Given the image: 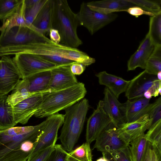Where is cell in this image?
<instances>
[{
    "label": "cell",
    "instance_id": "cell-1",
    "mask_svg": "<svg viewBox=\"0 0 161 161\" xmlns=\"http://www.w3.org/2000/svg\"><path fill=\"white\" fill-rule=\"evenodd\" d=\"M19 53L37 55L59 66H70L76 62L86 66L96 61L94 58L77 48L56 43L50 39L24 46L0 47V56Z\"/></svg>",
    "mask_w": 161,
    "mask_h": 161
},
{
    "label": "cell",
    "instance_id": "cell-2",
    "mask_svg": "<svg viewBox=\"0 0 161 161\" xmlns=\"http://www.w3.org/2000/svg\"><path fill=\"white\" fill-rule=\"evenodd\" d=\"M0 130V161H26L33 151L45 125Z\"/></svg>",
    "mask_w": 161,
    "mask_h": 161
},
{
    "label": "cell",
    "instance_id": "cell-3",
    "mask_svg": "<svg viewBox=\"0 0 161 161\" xmlns=\"http://www.w3.org/2000/svg\"><path fill=\"white\" fill-rule=\"evenodd\" d=\"M85 84L78 82L67 88L42 93V100L34 115L42 118L64 110L84 98L86 93Z\"/></svg>",
    "mask_w": 161,
    "mask_h": 161
},
{
    "label": "cell",
    "instance_id": "cell-4",
    "mask_svg": "<svg viewBox=\"0 0 161 161\" xmlns=\"http://www.w3.org/2000/svg\"><path fill=\"white\" fill-rule=\"evenodd\" d=\"M79 25L76 14L71 9L66 0H53L52 28L60 35L61 44L77 48L82 44L77 31Z\"/></svg>",
    "mask_w": 161,
    "mask_h": 161
},
{
    "label": "cell",
    "instance_id": "cell-5",
    "mask_svg": "<svg viewBox=\"0 0 161 161\" xmlns=\"http://www.w3.org/2000/svg\"><path fill=\"white\" fill-rule=\"evenodd\" d=\"M89 106L88 100L83 98L64 109V122L58 138L68 153L73 150L79 139Z\"/></svg>",
    "mask_w": 161,
    "mask_h": 161
},
{
    "label": "cell",
    "instance_id": "cell-6",
    "mask_svg": "<svg viewBox=\"0 0 161 161\" xmlns=\"http://www.w3.org/2000/svg\"><path fill=\"white\" fill-rule=\"evenodd\" d=\"M49 39L32 25L16 26L1 32L0 47L24 46Z\"/></svg>",
    "mask_w": 161,
    "mask_h": 161
},
{
    "label": "cell",
    "instance_id": "cell-7",
    "mask_svg": "<svg viewBox=\"0 0 161 161\" xmlns=\"http://www.w3.org/2000/svg\"><path fill=\"white\" fill-rule=\"evenodd\" d=\"M13 59L21 74L22 79L35 74L60 66L37 55L26 53L15 54Z\"/></svg>",
    "mask_w": 161,
    "mask_h": 161
},
{
    "label": "cell",
    "instance_id": "cell-8",
    "mask_svg": "<svg viewBox=\"0 0 161 161\" xmlns=\"http://www.w3.org/2000/svg\"><path fill=\"white\" fill-rule=\"evenodd\" d=\"M76 14L79 25L85 27L91 35L114 21L118 17L115 13L104 14L91 9L86 3L80 5Z\"/></svg>",
    "mask_w": 161,
    "mask_h": 161
},
{
    "label": "cell",
    "instance_id": "cell-9",
    "mask_svg": "<svg viewBox=\"0 0 161 161\" xmlns=\"http://www.w3.org/2000/svg\"><path fill=\"white\" fill-rule=\"evenodd\" d=\"M64 114L58 113L47 117L42 132L27 160L32 159L40 151L56 144L58 130L64 122Z\"/></svg>",
    "mask_w": 161,
    "mask_h": 161
},
{
    "label": "cell",
    "instance_id": "cell-10",
    "mask_svg": "<svg viewBox=\"0 0 161 161\" xmlns=\"http://www.w3.org/2000/svg\"><path fill=\"white\" fill-rule=\"evenodd\" d=\"M116 129L111 123L96 139L92 149L96 148L102 153H110L127 147L129 143Z\"/></svg>",
    "mask_w": 161,
    "mask_h": 161
},
{
    "label": "cell",
    "instance_id": "cell-11",
    "mask_svg": "<svg viewBox=\"0 0 161 161\" xmlns=\"http://www.w3.org/2000/svg\"><path fill=\"white\" fill-rule=\"evenodd\" d=\"M22 77L13 58L7 56L0 59V93L7 94L13 90Z\"/></svg>",
    "mask_w": 161,
    "mask_h": 161
},
{
    "label": "cell",
    "instance_id": "cell-12",
    "mask_svg": "<svg viewBox=\"0 0 161 161\" xmlns=\"http://www.w3.org/2000/svg\"><path fill=\"white\" fill-rule=\"evenodd\" d=\"M111 123L110 118L104 109L103 101H99L96 109L87 120L86 142L90 144Z\"/></svg>",
    "mask_w": 161,
    "mask_h": 161
},
{
    "label": "cell",
    "instance_id": "cell-13",
    "mask_svg": "<svg viewBox=\"0 0 161 161\" xmlns=\"http://www.w3.org/2000/svg\"><path fill=\"white\" fill-rule=\"evenodd\" d=\"M42 100V93L35 94L13 107L14 120L17 124H25L38 110Z\"/></svg>",
    "mask_w": 161,
    "mask_h": 161
},
{
    "label": "cell",
    "instance_id": "cell-14",
    "mask_svg": "<svg viewBox=\"0 0 161 161\" xmlns=\"http://www.w3.org/2000/svg\"><path fill=\"white\" fill-rule=\"evenodd\" d=\"M50 80L46 92L67 88L78 83L69 66L57 67L50 70Z\"/></svg>",
    "mask_w": 161,
    "mask_h": 161
},
{
    "label": "cell",
    "instance_id": "cell-15",
    "mask_svg": "<svg viewBox=\"0 0 161 161\" xmlns=\"http://www.w3.org/2000/svg\"><path fill=\"white\" fill-rule=\"evenodd\" d=\"M150 99L144 97L133 100H128L121 103L120 108L125 123L135 121L145 114H148L152 103Z\"/></svg>",
    "mask_w": 161,
    "mask_h": 161
},
{
    "label": "cell",
    "instance_id": "cell-16",
    "mask_svg": "<svg viewBox=\"0 0 161 161\" xmlns=\"http://www.w3.org/2000/svg\"><path fill=\"white\" fill-rule=\"evenodd\" d=\"M157 79L156 75H149L144 70L130 80L125 92V96L130 100L143 97L144 93Z\"/></svg>",
    "mask_w": 161,
    "mask_h": 161
},
{
    "label": "cell",
    "instance_id": "cell-17",
    "mask_svg": "<svg viewBox=\"0 0 161 161\" xmlns=\"http://www.w3.org/2000/svg\"><path fill=\"white\" fill-rule=\"evenodd\" d=\"M154 47L148 32L137 49L129 59L127 63L128 71L134 70L137 67L145 69L147 62Z\"/></svg>",
    "mask_w": 161,
    "mask_h": 161
},
{
    "label": "cell",
    "instance_id": "cell-18",
    "mask_svg": "<svg viewBox=\"0 0 161 161\" xmlns=\"http://www.w3.org/2000/svg\"><path fill=\"white\" fill-rule=\"evenodd\" d=\"M149 125V115L145 114L135 121L122 124L116 130L129 144L132 140L144 133Z\"/></svg>",
    "mask_w": 161,
    "mask_h": 161
},
{
    "label": "cell",
    "instance_id": "cell-19",
    "mask_svg": "<svg viewBox=\"0 0 161 161\" xmlns=\"http://www.w3.org/2000/svg\"><path fill=\"white\" fill-rule=\"evenodd\" d=\"M103 106L111 123L117 128L125 123L120 107L121 105L116 97L107 87L104 89Z\"/></svg>",
    "mask_w": 161,
    "mask_h": 161
},
{
    "label": "cell",
    "instance_id": "cell-20",
    "mask_svg": "<svg viewBox=\"0 0 161 161\" xmlns=\"http://www.w3.org/2000/svg\"><path fill=\"white\" fill-rule=\"evenodd\" d=\"M92 10L104 14L125 11L130 7L136 6L127 0H103L86 3Z\"/></svg>",
    "mask_w": 161,
    "mask_h": 161
},
{
    "label": "cell",
    "instance_id": "cell-21",
    "mask_svg": "<svg viewBox=\"0 0 161 161\" xmlns=\"http://www.w3.org/2000/svg\"><path fill=\"white\" fill-rule=\"evenodd\" d=\"M101 85L105 86L118 98L120 95L125 92L130 80L109 74L105 71L100 72L95 75Z\"/></svg>",
    "mask_w": 161,
    "mask_h": 161
},
{
    "label": "cell",
    "instance_id": "cell-22",
    "mask_svg": "<svg viewBox=\"0 0 161 161\" xmlns=\"http://www.w3.org/2000/svg\"><path fill=\"white\" fill-rule=\"evenodd\" d=\"M53 0H47L32 25L45 36L52 29Z\"/></svg>",
    "mask_w": 161,
    "mask_h": 161
},
{
    "label": "cell",
    "instance_id": "cell-23",
    "mask_svg": "<svg viewBox=\"0 0 161 161\" xmlns=\"http://www.w3.org/2000/svg\"><path fill=\"white\" fill-rule=\"evenodd\" d=\"M50 79V70H47L35 74L23 79L27 83L29 92L33 95L46 92Z\"/></svg>",
    "mask_w": 161,
    "mask_h": 161
},
{
    "label": "cell",
    "instance_id": "cell-24",
    "mask_svg": "<svg viewBox=\"0 0 161 161\" xmlns=\"http://www.w3.org/2000/svg\"><path fill=\"white\" fill-rule=\"evenodd\" d=\"M7 94L0 93V130L14 127L15 122L13 107L7 101Z\"/></svg>",
    "mask_w": 161,
    "mask_h": 161
},
{
    "label": "cell",
    "instance_id": "cell-25",
    "mask_svg": "<svg viewBox=\"0 0 161 161\" xmlns=\"http://www.w3.org/2000/svg\"><path fill=\"white\" fill-rule=\"evenodd\" d=\"M147 141L145 133L130 141L128 147L132 161H142Z\"/></svg>",
    "mask_w": 161,
    "mask_h": 161
},
{
    "label": "cell",
    "instance_id": "cell-26",
    "mask_svg": "<svg viewBox=\"0 0 161 161\" xmlns=\"http://www.w3.org/2000/svg\"><path fill=\"white\" fill-rule=\"evenodd\" d=\"M24 0L18 8L9 17L3 20V24L0 26V31H8L11 28L16 26H27L24 17Z\"/></svg>",
    "mask_w": 161,
    "mask_h": 161
},
{
    "label": "cell",
    "instance_id": "cell-27",
    "mask_svg": "<svg viewBox=\"0 0 161 161\" xmlns=\"http://www.w3.org/2000/svg\"><path fill=\"white\" fill-rule=\"evenodd\" d=\"M90 144L86 142L69 153L65 158L66 161H92Z\"/></svg>",
    "mask_w": 161,
    "mask_h": 161
},
{
    "label": "cell",
    "instance_id": "cell-28",
    "mask_svg": "<svg viewBox=\"0 0 161 161\" xmlns=\"http://www.w3.org/2000/svg\"><path fill=\"white\" fill-rule=\"evenodd\" d=\"M10 95L8 96L7 101L13 107L23 100L32 96L28 90L24 79L20 80Z\"/></svg>",
    "mask_w": 161,
    "mask_h": 161
},
{
    "label": "cell",
    "instance_id": "cell-29",
    "mask_svg": "<svg viewBox=\"0 0 161 161\" xmlns=\"http://www.w3.org/2000/svg\"><path fill=\"white\" fill-rule=\"evenodd\" d=\"M145 70L148 74L154 75L161 71V45L155 46L147 62Z\"/></svg>",
    "mask_w": 161,
    "mask_h": 161
},
{
    "label": "cell",
    "instance_id": "cell-30",
    "mask_svg": "<svg viewBox=\"0 0 161 161\" xmlns=\"http://www.w3.org/2000/svg\"><path fill=\"white\" fill-rule=\"evenodd\" d=\"M148 32L154 46L161 45V13L150 17Z\"/></svg>",
    "mask_w": 161,
    "mask_h": 161
},
{
    "label": "cell",
    "instance_id": "cell-31",
    "mask_svg": "<svg viewBox=\"0 0 161 161\" xmlns=\"http://www.w3.org/2000/svg\"><path fill=\"white\" fill-rule=\"evenodd\" d=\"M23 0H0V19L3 20L14 13Z\"/></svg>",
    "mask_w": 161,
    "mask_h": 161
},
{
    "label": "cell",
    "instance_id": "cell-32",
    "mask_svg": "<svg viewBox=\"0 0 161 161\" xmlns=\"http://www.w3.org/2000/svg\"><path fill=\"white\" fill-rule=\"evenodd\" d=\"M136 6L157 14L161 13V0H127Z\"/></svg>",
    "mask_w": 161,
    "mask_h": 161
},
{
    "label": "cell",
    "instance_id": "cell-33",
    "mask_svg": "<svg viewBox=\"0 0 161 161\" xmlns=\"http://www.w3.org/2000/svg\"><path fill=\"white\" fill-rule=\"evenodd\" d=\"M145 134L147 141L161 151V120L149 128Z\"/></svg>",
    "mask_w": 161,
    "mask_h": 161
},
{
    "label": "cell",
    "instance_id": "cell-34",
    "mask_svg": "<svg viewBox=\"0 0 161 161\" xmlns=\"http://www.w3.org/2000/svg\"><path fill=\"white\" fill-rule=\"evenodd\" d=\"M47 0H38L31 7L25 8L24 17L25 21L27 26H30L36 18L40 10L45 3Z\"/></svg>",
    "mask_w": 161,
    "mask_h": 161
},
{
    "label": "cell",
    "instance_id": "cell-35",
    "mask_svg": "<svg viewBox=\"0 0 161 161\" xmlns=\"http://www.w3.org/2000/svg\"><path fill=\"white\" fill-rule=\"evenodd\" d=\"M148 115L150 120L148 129L159 121L161 120V97H160L152 103Z\"/></svg>",
    "mask_w": 161,
    "mask_h": 161
},
{
    "label": "cell",
    "instance_id": "cell-36",
    "mask_svg": "<svg viewBox=\"0 0 161 161\" xmlns=\"http://www.w3.org/2000/svg\"><path fill=\"white\" fill-rule=\"evenodd\" d=\"M67 153L61 144H55L53 150L45 161H66Z\"/></svg>",
    "mask_w": 161,
    "mask_h": 161
},
{
    "label": "cell",
    "instance_id": "cell-37",
    "mask_svg": "<svg viewBox=\"0 0 161 161\" xmlns=\"http://www.w3.org/2000/svg\"><path fill=\"white\" fill-rule=\"evenodd\" d=\"M161 95V81L155 79L151 86L144 93L143 97L150 99L153 97H156Z\"/></svg>",
    "mask_w": 161,
    "mask_h": 161
},
{
    "label": "cell",
    "instance_id": "cell-38",
    "mask_svg": "<svg viewBox=\"0 0 161 161\" xmlns=\"http://www.w3.org/2000/svg\"><path fill=\"white\" fill-rule=\"evenodd\" d=\"M109 153L114 161H132L128 146L122 150Z\"/></svg>",
    "mask_w": 161,
    "mask_h": 161
},
{
    "label": "cell",
    "instance_id": "cell-39",
    "mask_svg": "<svg viewBox=\"0 0 161 161\" xmlns=\"http://www.w3.org/2000/svg\"><path fill=\"white\" fill-rule=\"evenodd\" d=\"M55 145H53L40 151L32 159L27 160V161H45L53 150Z\"/></svg>",
    "mask_w": 161,
    "mask_h": 161
},
{
    "label": "cell",
    "instance_id": "cell-40",
    "mask_svg": "<svg viewBox=\"0 0 161 161\" xmlns=\"http://www.w3.org/2000/svg\"><path fill=\"white\" fill-rule=\"evenodd\" d=\"M125 11L127 12L130 15L135 16L136 18L143 14L149 15L151 16L155 15L154 14L146 11L142 8L137 6H134L130 7L126 9Z\"/></svg>",
    "mask_w": 161,
    "mask_h": 161
},
{
    "label": "cell",
    "instance_id": "cell-41",
    "mask_svg": "<svg viewBox=\"0 0 161 161\" xmlns=\"http://www.w3.org/2000/svg\"><path fill=\"white\" fill-rule=\"evenodd\" d=\"M72 73L75 75H79L85 69L86 66L82 64L75 62L69 66Z\"/></svg>",
    "mask_w": 161,
    "mask_h": 161
},
{
    "label": "cell",
    "instance_id": "cell-42",
    "mask_svg": "<svg viewBox=\"0 0 161 161\" xmlns=\"http://www.w3.org/2000/svg\"><path fill=\"white\" fill-rule=\"evenodd\" d=\"M151 161H161V151L152 145Z\"/></svg>",
    "mask_w": 161,
    "mask_h": 161
},
{
    "label": "cell",
    "instance_id": "cell-43",
    "mask_svg": "<svg viewBox=\"0 0 161 161\" xmlns=\"http://www.w3.org/2000/svg\"><path fill=\"white\" fill-rule=\"evenodd\" d=\"M50 39L56 43H60L61 38L58 30L54 29H51L49 31Z\"/></svg>",
    "mask_w": 161,
    "mask_h": 161
},
{
    "label": "cell",
    "instance_id": "cell-44",
    "mask_svg": "<svg viewBox=\"0 0 161 161\" xmlns=\"http://www.w3.org/2000/svg\"><path fill=\"white\" fill-rule=\"evenodd\" d=\"M152 148V144L147 141L145 151L142 161H151V152Z\"/></svg>",
    "mask_w": 161,
    "mask_h": 161
},
{
    "label": "cell",
    "instance_id": "cell-45",
    "mask_svg": "<svg viewBox=\"0 0 161 161\" xmlns=\"http://www.w3.org/2000/svg\"><path fill=\"white\" fill-rule=\"evenodd\" d=\"M38 0H24L25 8H30L37 3Z\"/></svg>",
    "mask_w": 161,
    "mask_h": 161
},
{
    "label": "cell",
    "instance_id": "cell-46",
    "mask_svg": "<svg viewBox=\"0 0 161 161\" xmlns=\"http://www.w3.org/2000/svg\"><path fill=\"white\" fill-rule=\"evenodd\" d=\"M102 153L103 155L104 156L108 161H114L109 153Z\"/></svg>",
    "mask_w": 161,
    "mask_h": 161
},
{
    "label": "cell",
    "instance_id": "cell-47",
    "mask_svg": "<svg viewBox=\"0 0 161 161\" xmlns=\"http://www.w3.org/2000/svg\"><path fill=\"white\" fill-rule=\"evenodd\" d=\"M103 155V157L99 158L96 161H108V159L105 157Z\"/></svg>",
    "mask_w": 161,
    "mask_h": 161
},
{
    "label": "cell",
    "instance_id": "cell-48",
    "mask_svg": "<svg viewBox=\"0 0 161 161\" xmlns=\"http://www.w3.org/2000/svg\"><path fill=\"white\" fill-rule=\"evenodd\" d=\"M157 79L161 81V71L158 72L156 75Z\"/></svg>",
    "mask_w": 161,
    "mask_h": 161
}]
</instances>
